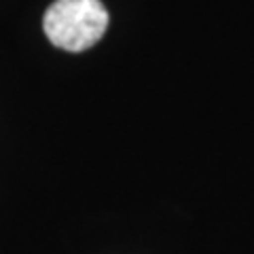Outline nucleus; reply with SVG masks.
<instances>
[{"instance_id": "obj_1", "label": "nucleus", "mask_w": 254, "mask_h": 254, "mask_svg": "<svg viewBox=\"0 0 254 254\" xmlns=\"http://www.w3.org/2000/svg\"><path fill=\"white\" fill-rule=\"evenodd\" d=\"M43 28L60 49L85 51L104 36L108 11L100 0H55L45 13Z\"/></svg>"}]
</instances>
